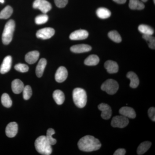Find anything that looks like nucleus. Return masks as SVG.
I'll return each mask as SVG.
<instances>
[{
	"mask_svg": "<svg viewBox=\"0 0 155 155\" xmlns=\"http://www.w3.org/2000/svg\"><path fill=\"white\" fill-rule=\"evenodd\" d=\"M14 69L19 72H28L29 68L26 64H19L15 65Z\"/></svg>",
	"mask_w": 155,
	"mask_h": 155,
	"instance_id": "obj_34",
	"label": "nucleus"
},
{
	"mask_svg": "<svg viewBox=\"0 0 155 155\" xmlns=\"http://www.w3.org/2000/svg\"><path fill=\"white\" fill-rule=\"evenodd\" d=\"M151 145V143L150 141H145L142 143L137 148V154L141 155L144 154L149 149Z\"/></svg>",
	"mask_w": 155,
	"mask_h": 155,
	"instance_id": "obj_22",
	"label": "nucleus"
},
{
	"mask_svg": "<svg viewBox=\"0 0 155 155\" xmlns=\"http://www.w3.org/2000/svg\"><path fill=\"white\" fill-rule=\"evenodd\" d=\"M46 65L47 61L45 58H42L39 61L35 70L36 75L38 77L40 78L42 76Z\"/></svg>",
	"mask_w": 155,
	"mask_h": 155,
	"instance_id": "obj_19",
	"label": "nucleus"
},
{
	"mask_svg": "<svg viewBox=\"0 0 155 155\" xmlns=\"http://www.w3.org/2000/svg\"><path fill=\"white\" fill-rule=\"evenodd\" d=\"M129 120L128 118L123 116H115L112 119L111 125L114 127L124 128L128 125Z\"/></svg>",
	"mask_w": 155,
	"mask_h": 155,
	"instance_id": "obj_7",
	"label": "nucleus"
},
{
	"mask_svg": "<svg viewBox=\"0 0 155 155\" xmlns=\"http://www.w3.org/2000/svg\"><path fill=\"white\" fill-rule=\"evenodd\" d=\"M149 116L150 119H151L153 121H155V107H150L148 111Z\"/></svg>",
	"mask_w": 155,
	"mask_h": 155,
	"instance_id": "obj_36",
	"label": "nucleus"
},
{
	"mask_svg": "<svg viewBox=\"0 0 155 155\" xmlns=\"http://www.w3.org/2000/svg\"><path fill=\"white\" fill-rule=\"evenodd\" d=\"M39 55V53L38 51L29 52L25 56V61L28 64H35L38 60Z\"/></svg>",
	"mask_w": 155,
	"mask_h": 155,
	"instance_id": "obj_18",
	"label": "nucleus"
},
{
	"mask_svg": "<svg viewBox=\"0 0 155 155\" xmlns=\"http://www.w3.org/2000/svg\"><path fill=\"white\" fill-rule=\"evenodd\" d=\"M119 113L122 116L130 119H134L136 116L135 111L130 107H122L119 110Z\"/></svg>",
	"mask_w": 155,
	"mask_h": 155,
	"instance_id": "obj_14",
	"label": "nucleus"
},
{
	"mask_svg": "<svg viewBox=\"0 0 155 155\" xmlns=\"http://www.w3.org/2000/svg\"><path fill=\"white\" fill-rule=\"evenodd\" d=\"M56 5L59 8H64L68 3V0H54Z\"/></svg>",
	"mask_w": 155,
	"mask_h": 155,
	"instance_id": "obj_35",
	"label": "nucleus"
},
{
	"mask_svg": "<svg viewBox=\"0 0 155 155\" xmlns=\"http://www.w3.org/2000/svg\"><path fill=\"white\" fill-rule=\"evenodd\" d=\"M104 67L108 73L110 74L117 73L119 71V66L115 61L110 60L106 61L104 64Z\"/></svg>",
	"mask_w": 155,
	"mask_h": 155,
	"instance_id": "obj_16",
	"label": "nucleus"
},
{
	"mask_svg": "<svg viewBox=\"0 0 155 155\" xmlns=\"http://www.w3.org/2000/svg\"><path fill=\"white\" fill-rule=\"evenodd\" d=\"M129 7L132 10H141L144 8L145 6L139 0H130Z\"/></svg>",
	"mask_w": 155,
	"mask_h": 155,
	"instance_id": "obj_25",
	"label": "nucleus"
},
{
	"mask_svg": "<svg viewBox=\"0 0 155 155\" xmlns=\"http://www.w3.org/2000/svg\"><path fill=\"white\" fill-rule=\"evenodd\" d=\"M33 8L39 9L43 14H46L51 9L52 6L46 0H35L33 2Z\"/></svg>",
	"mask_w": 155,
	"mask_h": 155,
	"instance_id": "obj_6",
	"label": "nucleus"
},
{
	"mask_svg": "<svg viewBox=\"0 0 155 155\" xmlns=\"http://www.w3.org/2000/svg\"><path fill=\"white\" fill-rule=\"evenodd\" d=\"M116 3L119 4H123L126 2L127 0H113Z\"/></svg>",
	"mask_w": 155,
	"mask_h": 155,
	"instance_id": "obj_38",
	"label": "nucleus"
},
{
	"mask_svg": "<svg viewBox=\"0 0 155 155\" xmlns=\"http://www.w3.org/2000/svg\"><path fill=\"white\" fill-rule=\"evenodd\" d=\"M126 153V150L124 149L120 148L116 150L114 155H124Z\"/></svg>",
	"mask_w": 155,
	"mask_h": 155,
	"instance_id": "obj_37",
	"label": "nucleus"
},
{
	"mask_svg": "<svg viewBox=\"0 0 155 155\" xmlns=\"http://www.w3.org/2000/svg\"><path fill=\"white\" fill-rule=\"evenodd\" d=\"M74 103L78 107L82 108L86 105L87 101V96L86 91L83 89H74L72 93Z\"/></svg>",
	"mask_w": 155,
	"mask_h": 155,
	"instance_id": "obj_3",
	"label": "nucleus"
},
{
	"mask_svg": "<svg viewBox=\"0 0 155 155\" xmlns=\"http://www.w3.org/2000/svg\"><path fill=\"white\" fill-rule=\"evenodd\" d=\"M6 135L9 137H14L18 132V125L16 122L9 123L6 128Z\"/></svg>",
	"mask_w": 155,
	"mask_h": 155,
	"instance_id": "obj_12",
	"label": "nucleus"
},
{
	"mask_svg": "<svg viewBox=\"0 0 155 155\" xmlns=\"http://www.w3.org/2000/svg\"><path fill=\"white\" fill-rule=\"evenodd\" d=\"M35 146L38 152L42 155H51L52 152L51 145L48 141L45 136H41L37 138Z\"/></svg>",
	"mask_w": 155,
	"mask_h": 155,
	"instance_id": "obj_2",
	"label": "nucleus"
},
{
	"mask_svg": "<svg viewBox=\"0 0 155 155\" xmlns=\"http://www.w3.org/2000/svg\"><path fill=\"white\" fill-rule=\"evenodd\" d=\"M78 146L81 150L89 152L100 149L101 144L98 139L93 136L86 135L79 140Z\"/></svg>",
	"mask_w": 155,
	"mask_h": 155,
	"instance_id": "obj_1",
	"label": "nucleus"
},
{
	"mask_svg": "<svg viewBox=\"0 0 155 155\" xmlns=\"http://www.w3.org/2000/svg\"><path fill=\"white\" fill-rule=\"evenodd\" d=\"M97 16L102 19H105L110 17L111 13L110 10L104 8H100L96 11Z\"/></svg>",
	"mask_w": 155,
	"mask_h": 155,
	"instance_id": "obj_24",
	"label": "nucleus"
},
{
	"mask_svg": "<svg viewBox=\"0 0 155 155\" xmlns=\"http://www.w3.org/2000/svg\"><path fill=\"white\" fill-rule=\"evenodd\" d=\"M148 0H141L142 2H147Z\"/></svg>",
	"mask_w": 155,
	"mask_h": 155,
	"instance_id": "obj_40",
	"label": "nucleus"
},
{
	"mask_svg": "<svg viewBox=\"0 0 155 155\" xmlns=\"http://www.w3.org/2000/svg\"><path fill=\"white\" fill-rule=\"evenodd\" d=\"M12 65V58L11 56H8L4 58L2 64L0 67V73L5 74L8 72L11 69Z\"/></svg>",
	"mask_w": 155,
	"mask_h": 155,
	"instance_id": "obj_13",
	"label": "nucleus"
},
{
	"mask_svg": "<svg viewBox=\"0 0 155 155\" xmlns=\"http://www.w3.org/2000/svg\"><path fill=\"white\" fill-rule=\"evenodd\" d=\"M88 32L86 30L80 29L73 31L70 34L69 38L72 40H81L88 37Z\"/></svg>",
	"mask_w": 155,
	"mask_h": 155,
	"instance_id": "obj_10",
	"label": "nucleus"
},
{
	"mask_svg": "<svg viewBox=\"0 0 155 155\" xmlns=\"http://www.w3.org/2000/svg\"><path fill=\"white\" fill-rule=\"evenodd\" d=\"M55 133L54 130L52 128H49L47 131V135L46 136L48 141L51 145H54L56 144L57 140L55 139L53 137V135Z\"/></svg>",
	"mask_w": 155,
	"mask_h": 155,
	"instance_id": "obj_29",
	"label": "nucleus"
},
{
	"mask_svg": "<svg viewBox=\"0 0 155 155\" xmlns=\"http://www.w3.org/2000/svg\"><path fill=\"white\" fill-rule=\"evenodd\" d=\"M154 3H155V0H153Z\"/></svg>",
	"mask_w": 155,
	"mask_h": 155,
	"instance_id": "obj_41",
	"label": "nucleus"
},
{
	"mask_svg": "<svg viewBox=\"0 0 155 155\" xmlns=\"http://www.w3.org/2000/svg\"><path fill=\"white\" fill-rule=\"evenodd\" d=\"M53 97L55 102L59 105H62L65 101L64 93L60 90H57L54 92Z\"/></svg>",
	"mask_w": 155,
	"mask_h": 155,
	"instance_id": "obj_21",
	"label": "nucleus"
},
{
	"mask_svg": "<svg viewBox=\"0 0 155 155\" xmlns=\"http://www.w3.org/2000/svg\"><path fill=\"white\" fill-rule=\"evenodd\" d=\"M13 8L10 6H6L0 12V19H7L11 17L13 14Z\"/></svg>",
	"mask_w": 155,
	"mask_h": 155,
	"instance_id": "obj_26",
	"label": "nucleus"
},
{
	"mask_svg": "<svg viewBox=\"0 0 155 155\" xmlns=\"http://www.w3.org/2000/svg\"><path fill=\"white\" fill-rule=\"evenodd\" d=\"M152 35H143L142 37L147 42L150 48L152 49H155V39L154 37Z\"/></svg>",
	"mask_w": 155,
	"mask_h": 155,
	"instance_id": "obj_30",
	"label": "nucleus"
},
{
	"mask_svg": "<svg viewBox=\"0 0 155 155\" xmlns=\"http://www.w3.org/2000/svg\"><path fill=\"white\" fill-rule=\"evenodd\" d=\"M23 98L25 100L29 99L32 95V90L29 85H26L24 87L23 91Z\"/></svg>",
	"mask_w": 155,
	"mask_h": 155,
	"instance_id": "obj_33",
	"label": "nucleus"
},
{
	"mask_svg": "<svg viewBox=\"0 0 155 155\" xmlns=\"http://www.w3.org/2000/svg\"><path fill=\"white\" fill-rule=\"evenodd\" d=\"M108 36L113 41L116 43L122 41V38L116 31H112L108 33Z\"/></svg>",
	"mask_w": 155,
	"mask_h": 155,
	"instance_id": "obj_31",
	"label": "nucleus"
},
{
	"mask_svg": "<svg viewBox=\"0 0 155 155\" xmlns=\"http://www.w3.org/2000/svg\"><path fill=\"white\" fill-rule=\"evenodd\" d=\"M119 88V84L116 81L112 79L106 80L101 86L102 90L106 91L108 94L110 95L115 94Z\"/></svg>",
	"mask_w": 155,
	"mask_h": 155,
	"instance_id": "obj_5",
	"label": "nucleus"
},
{
	"mask_svg": "<svg viewBox=\"0 0 155 155\" xmlns=\"http://www.w3.org/2000/svg\"><path fill=\"white\" fill-rule=\"evenodd\" d=\"M138 30L143 35H153L154 34V30L152 27L144 24L140 25L138 27Z\"/></svg>",
	"mask_w": 155,
	"mask_h": 155,
	"instance_id": "obj_27",
	"label": "nucleus"
},
{
	"mask_svg": "<svg viewBox=\"0 0 155 155\" xmlns=\"http://www.w3.org/2000/svg\"><path fill=\"white\" fill-rule=\"evenodd\" d=\"M1 101L3 105L5 107L10 108L12 106V100H11L9 95L7 94H3L1 98Z\"/></svg>",
	"mask_w": 155,
	"mask_h": 155,
	"instance_id": "obj_28",
	"label": "nucleus"
},
{
	"mask_svg": "<svg viewBox=\"0 0 155 155\" xmlns=\"http://www.w3.org/2000/svg\"><path fill=\"white\" fill-rule=\"evenodd\" d=\"M24 84L19 79H15L12 81L11 88L14 93L19 94L22 92L24 87Z\"/></svg>",
	"mask_w": 155,
	"mask_h": 155,
	"instance_id": "obj_17",
	"label": "nucleus"
},
{
	"mask_svg": "<svg viewBox=\"0 0 155 155\" xmlns=\"http://www.w3.org/2000/svg\"><path fill=\"white\" fill-rule=\"evenodd\" d=\"M98 108L101 111V116L103 119L107 120L112 116V109L110 106L104 103H102L98 106Z\"/></svg>",
	"mask_w": 155,
	"mask_h": 155,
	"instance_id": "obj_9",
	"label": "nucleus"
},
{
	"mask_svg": "<svg viewBox=\"0 0 155 155\" xmlns=\"http://www.w3.org/2000/svg\"><path fill=\"white\" fill-rule=\"evenodd\" d=\"M100 59L96 55H91L85 59L84 61V64L87 66H96L99 63Z\"/></svg>",
	"mask_w": 155,
	"mask_h": 155,
	"instance_id": "obj_23",
	"label": "nucleus"
},
{
	"mask_svg": "<svg viewBox=\"0 0 155 155\" xmlns=\"http://www.w3.org/2000/svg\"><path fill=\"white\" fill-rule=\"evenodd\" d=\"M91 50V47L89 45L80 44L72 46L70 48V50L72 52L75 53H83L89 51Z\"/></svg>",
	"mask_w": 155,
	"mask_h": 155,
	"instance_id": "obj_15",
	"label": "nucleus"
},
{
	"mask_svg": "<svg viewBox=\"0 0 155 155\" xmlns=\"http://www.w3.org/2000/svg\"><path fill=\"white\" fill-rule=\"evenodd\" d=\"M68 77V71L65 67H61L58 68L56 72L55 78L59 83L64 82Z\"/></svg>",
	"mask_w": 155,
	"mask_h": 155,
	"instance_id": "obj_11",
	"label": "nucleus"
},
{
	"mask_svg": "<svg viewBox=\"0 0 155 155\" xmlns=\"http://www.w3.org/2000/svg\"><path fill=\"white\" fill-rule=\"evenodd\" d=\"M55 30L51 28H45L38 31L36 36L42 39H48L51 38L54 35Z\"/></svg>",
	"mask_w": 155,
	"mask_h": 155,
	"instance_id": "obj_8",
	"label": "nucleus"
},
{
	"mask_svg": "<svg viewBox=\"0 0 155 155\" xmlns=\"http://www.w3.org/2000/svg\"><path fill=\"white\" fill-rule=\"evenodd\" d=\"M4 2H5V0H0V3L3 4Z\"/></svg>",
	"mask_w": 155,
	"mask_h": 155,
	"instance_id": "obj_39",
	"label": "nucleus"
},
{
	"mask_svg": "<svg viewBox=\"0 0 155 155\" xmlns=\"http://www.w3.org/2000/svg\"><path fill=\"white\" fill-rule=\"evenodd\" d=\"M127 77L130 81V86L131 88H135L139 84V80L137 75L133 72H129L127 73Z\"/></svg>",
	"mask_w": 155,
	"mask_h": 155,
	"instance_id": "obj_20",
	"label": "nucleus"
},
{
	"mask_svg": "<svg viewBox=\"0 0 155 155\" xmlns=\"http://www.w3.org/2000/svg\"><path fill=\"white\" fill-rule=\"evenodd\" d=\"M15 27V22L12 19L9 20L6 23L2 36V40L4 45H8L12 40Z\"/></svg>",
	"mask_w": 155,
	"mask_h": 155,
	"instance_id": "obj_4",
	"label": "nucleus"
},
{
	"mask_svg": "<svg viewBox=\"0 0 155 155\" xmlns=\"http://www.w3.org/2000/svg\"><path fill=\"white\" fill-rule=\"evenodd\" d=\"M48 17L46 14L39 15L35 18V22L37 25H41L47 22Z\"/></svg>",
	"mask_w": 155,
	"mask_h": 155,
	"instance_id": "obj_32",
	"label": "nucleus"
}]
</instances>
